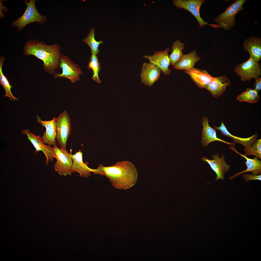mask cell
<instances>
[{
  "mask_svg": "<svg viewBox=\"0 0 261 261\" xmlns=\"http://www.w3.org/2000/svg\"><path fill=\"white\" fill-rule=\"evenodd\" d=\"M261 65L250 57L246 61L236 65L234 70L242 81H250L260 77Z\"/></svg>",
  "mask_w": 261,
  "mask_h": 261,
  "instance_id": "9c48e42d",
  "label": "cell"
},
{
  "mask_svg": "<svg viewBox=\"0 0 261 261\" xmlns=\"http://www.w3.org/2000/svg\"><path fill=\"white\" fill-rule=\"evenodd\" d=\"M184 72L189 75L197 86L201 88L206 89L214 78L206 71L195 68L190 70H185Z\"/></svg>",
  "mask_w": 261,
  "mask_h": 261,
  "instance_id": "9a60e30c",
  "label": "cell"
},
{
  "mask_svg": "<svg viewBox=\"0 0 261 261\" xmlns=\"http://www.w3.org/2000/svg\"><path fill=\"white\" fill-rule=\"evenodd\" d=\"M72 150L70 149V154L73 161L72 169L73 173L77 172L79 176L87 178L91 175V172L94 169L89 168L87 165L84 163L83 160L82 152L80 150L75 154H72Z\"/></svg>",
  "mask_w": 261,
  "mask_h": 261,
  "instance_id": "e0dca14e",
  "label": "cell"
},
{
  "mask_svg": "<svg viewBox=\"0 0 261 261\" xmlns=\"http://www.w3.org/2000/svg\"><path fill=\"white\" fill-rule=\"evenodd\" d=\"M246 0H236L227 7L225 11L219 14L214 20L220 28L228 31L236 24L235 17L239 11L244 10L243 6Z\"/></svg>",
  "mask_w": 261,
  "mask_h": 261,
  "instance_id": "3957f363",
  "label": "cell"
},
{
  "mask_svg": "<svg viewBox=\"0 0 261 261\" xmlns=\"http://www.w3.org/2000/svg\"><path fill=\"white\" fill-rule=\"evenodd\" d=\"M3 0H0V11L2 10L5 12L7 11H8V9L5 7L4 6L3 3H2V2L3 1Z\"/></svg>",
  "mask_w": 261,
  "mask_h": 261,
  "instance_id": "4dcf8cb0",
  "label": "cell"
},
{
  "mask_svg": "<svg viewBox=\"0 0 261 261\" xmlns=\"http://www.w3.org/2000/svg\"><path fill=\"white\" fill-rule=\"evenodd\" d=\"M230 81L226 76L222 75L214 77L206 89L213 97L218 98L226 90V87L230 85Z\"/></svg>",
  "mask_w": 261,
  "mask_h": 261,
  "instance_id": "d6986e66",
  "label": "cell"
},
{
  "mask_svg": "<svg viewBox=\"0 0 261 261\" xmlns=\"http://www.w3.org/2000/svg\"><path fill=\"white\" fill-rule=\"evenodd\" d=\"M200 58L197 55L196 51L193 50L186 54L183 55L174 66V68L178 70H190L194 68L195 64Z\"/></svg>",
  "mask_w": 261,
  "mask_h": 261,
  "instance_id": "44dd1931",
  "label": "cell"
},
{
  "mask_svg": "<svg viewBox=\"0 0 261 261\" xmlns=\"http://www.w3.org/2000/svg\"><path fill=\"white\" fill-rule=\"evenodd\" d=\"M209 122L208 119L206 117L202 119V124L203 127L202 131L201 143L203 146H207L210 142L215 141L222 142L230 145L232 143L228 142L217 138L216 130L210 126Z\"/></svg>",
  "mask_w": 261,
  "mask_h": 261,
  "instance_id": "ffe728a7",
  "label": "cell"
},
{
  "mask_svg": "<svg viewBox=\"0 0 261 261\" xmlns=\"http://www.w3.org/2000/svg\"><path fill=\"white\" fill-rule=\"evenodd\" d=\"M213 128L215 130H219L222 135L227 136L231 138L234 143H238L243 145L244 147H249L256 140L258 135L256 133L251 137L246 138L239 137L231 134L228 130L223 122H222L220 126H214Z\"/></svg>",
  "mask_w": 261,
  "mask_h": 261,
  "instance_id": "7402d4cb",
  "label": "cell"
},
{
  "mask_svg": "<svg viewBox=\"0 0 261 261\" xmlns=\"http://www.w3.org/2000/svg\"><path fill=\"white\" fill-rule=\"evenodd\" d=\"M61 47L58 44L49 45L44 42L34 39L28 41L24 47V55H32L43 62L44 69L54 74L58 69L61 55Z\"/></svg>",
  "mask_w": 261,
  "mask_h": 261,
  "instance_id": "7a4b0ae2",
  "label": "cell"
},
{
  "mask_svg": "<svg viewBox=\"0 0 261 261\" xmlns=\"http://www.w3.org/2000/svg\"><path fill=\"white\" fill-rule=\"evenodd\" d=\"M260 96L254 89L247 88L246 90L237 96V99L240 102L246 101L250 103L258 102Z\"/></svg>",
  "mask_w": 261,
  "mask_h": 261,
  "instance_id": "484cf974",
  "label": "cell"
},
{
  "mask_svg": "<svg viewBox=\"0 0 261 261\" xmlns=\"http://www.w3.org/2000/svg\"><path fill=\"white\" fill-rule=\"evenodd\" d=\"M256 81L254 84V89L257 92L260 91L261 89V79L260 77L255 78Z\"/></svg>",
  "mask_w": 261,
  "mask_h": 261,
  "instance_id": "f546056e",
  "label": "cell"
},
{
  "mask_svg": "<svg viewBox=\"0 0 261 261\" xmlns=\"http://www.w3.org/2000/svg\"><path fill=\"white\" fill-rule=\"evenodd\" d=\"M59 67L62 69L61 74L56 73L54 78L63 77L69 79L74 83L80 81V75L82 73L81 68L77 64L72 62L67 56L62 54L61 56Z\"/></svg>",
  "mask_w": 261,
  "mask_h": 261,
  "instance_id": "8992f818",
  "label": "cell"
},
{
  "mask_svg": "<svg viewBox=\"0 0 261 261\" xmlns=\"http://www.w3.org/2000/svg\"><path fill=\"white\" fill-rule=\"evenodd\" d=\"M242 177L245 182H246L251 180H258L261 181V175H255L251 174H242Z\"/></svg>",
  "mask_w": 261,
  "mask_h": 261,
  "instance_id": "f1b7e54d",
  "label": "cell"
},
{
  "mask_svg": "<svg viewBox=\"0 0 261 261\" xmlns=\"http://www.w3.org/2000/svg\"><path fill=\"white\" fill-rule=\"evenodd\" d=\"M170 50L167 48L163 51H156L152 55H145L144 58L148 59L149 62L161 70L165 75H169L171 71L168 68L170 64L168 53Z\"/></svg>",
  "mask_w": 261,
  "mask_h": 261,
  "instance_id": "8fae6325",
  "label": "cell"
},
{
  "mask_svg": "<svg viewBox=\"0 0 261 261\" xmlns=\"http://www.w3.org/2000/svg\"><path fill=\"white\" fill-rule=\"evenodd\" d=\"M22 134L27 135L28 138L35 148L36 153L42 151L45 155L46 160V163L48 165L50 161L52 162L55 158L52 147L51 145H46L44 143L40 135H36L31 132L28 129L24 130L21 132Z\"/></svg>",
  "mask_w": 261,
  "mask_h": 261,
  "instance_id": "30bf717a",
  "label": "cell"
},
{
  "mask_svg": "<svg viewBox=\"0 0 261 261\" xmlns=\"http://www.w3.org/2000/svg\"><path fill=\"white\" fill-rule=\"evenodd\" d=\"M56 139L60 147L66 150L67 142L71 131L70 119L66 110L57 118Z\"/></svg>",
  "mask_w": 261,
  "mask_h": 261,
  "instance_id": "ba28073f",
  "label": "cell"
},
{
  "mask_svg": "<svg viewBox=\"0 0 261 261\" xmlns=\"http://www.w3.org/2000/svg\"><path fill=\"white\" fill-rule=\"evenodd\" d=\"M89 62L88 65V68L92 70L93 75L92 79L97 82L100 83L101 80L99 78L98 74L101 68L98 59L96 55L92 54L90 58Z\"/></svg>",
  "mask_w": 261,
  "mask_h": 261,
  "instance_id": "4316f807",
  "label": "cell"
},
{
  "mask_svg": "<svg viewBox=\"0 0 261 261\" xmlns=\"http://www.w3.org/2000/svg\"><path fill=\"white\" fill-rule=\"evenodd\" d=\"M55 158L57 160L54 168L61 176L71 175L73 173L72 167L73 161L70 154L62 148L56 146L52 147Z\"/></svg>",
  "mask_w": 261,
  "mask_h": 261,
  "instance_id": "5b68a950",
  "label": "cell"
},
{
  "mask_svg": "<svg viewBox=\"0 0 261 261\" xmlns=\"http://www.w3.org/2000/svg\"><path fill=\"white\" fill-rule=\"evenodd\" d=\"M94 31V28L91 29L87 37L83 40V41L89 46L92 54L96 55L98 54L99 51L98 48L99 45L103 42L102 40L97 41L95 40Z\"/></svg>",
  "mask_w": 261,
  "mask_h": 261,
  "instance_id": "d4e9b609",
  "label": "cell"
},
{
  "mask_svg": "<svg viewBox=\"0 0 261 261\" xmlns=\"http://www.w3.org/2000/svg\"><path fill=\"white\" fill-rule=\"evenodd\" d=\"M243 46L250 57L258 62L261 58V38L256 36L247 38L245 40Z\"/></svg>",
  "mask_w": 261,
  "mask_h": 261,
  "instance_id": "ac0fdd59",
  "label": "cell"
},
{
  "mask_svg": "<svg viewBox=\"0 0 261 261\" xmlns=\"http://www.w3.org/2000/svg\"><path fill=\"white\" fill-rule=\"evenodd\" d=\"M235 144L232 143L230 148L246 159V161L244 163L246 165L247 168L243 171L236 173L233 176L229 178V180H231L240 174L247 172H251L252 173V174L253 175H258L261 174V161L258 158L255 156L253 159H250L247 157L246 156L240 153L236 149Z\"/></svg>",
  "mask_w": 261,
  "mask_h": 261,
  "instance_id": "2e32d148",
  "label": "cell"
},
{
  "mask_svg": "<svg viewBox=\"0 0 261 261\" xmlns=\"http://www.w3.org/2000/svg\"><path fill=\"white\" fill-rule=\"evenodd\" d=\"M36 1L30 0L27 2V0L25 1L26 9L21 16L12 22V27H16L17 30L20 31L31 23L36 22L42 24L46 21V17L41 15L37 10L35 5Z\"/></svg>",
  "mask_w": 261,
  "mask_h": 261,
  "instance_id": "277c9868",
  "label": "cell"
},
{
  "mask_svg": "<svg viewBox=\"0 0 261 261\" xmlns=\"http://www.w3.org/2000/svg\"><path fill=\"white\" fill-rule=\"evenodd\" d=\"M184 43L177 40L174 41L171 47L172 52L169 57L172 66H174L183 55L182 51L184 49Z\"/></svg>",
  "mask_w": 261,
  "mask_h": 261,
  "instance_id": "cb8c5ba5",
  "label": "cell"
},
{
  "mask_svg": "<svg viewBox=\"0 0 261 261\" xmlns=\"http://www.w3.org/2000/svg\"><path fill=\"white\" fill-rule=\"evenodd\" d=\"M212 160L208 159L207 157H203V160L206 161L210 165L211 168L217 175L215 181L218 179L224 180L225 174L230 168V166L226 163L225 160L224 155L222 154L220 158L218 153L212 155Z\"/></svg>",
  "mask_w": 261,
  "mask_h": 261,
  "instance_id": "7c38bea8",
  "label": "cell"
},
{
  "mask_svg": "<svg viewBox=\"0 0 261 261\" xmlns=\"http://www.w3.org/2000/svg\"><path fill=\"white\" fill-rule=\"evenodd\" d=\"M5 60V58L2 56L0 58V84L3 87L6 92V94L3 96L9 97L10 100L14 101L18 100V98L15 97L13 95L11 91L12 86L11 85L7 77L3 74L2 70L3 63Z\"/></svg>",
  "mask_w": 261,
  "mask_h": 261,
  "instance_id": "603a6c76",
  "label": "cell"
},
{
  "mask_svg": "<svg viewBox=\"0 0 261 261\" xmlns=\"http://www.w3.org/2000/svg\"><path fill=\"white\" fill-rule=\"evenodd\" d=\"M37 121L42 126L45 127L46 131L42 138L44 143L50 145L57 146L56 138L57 136L56 123L57 118L53 117L50 121H43L38 115L36 116Z\"/></svg>",
  "mask_w": 261,
  "mask_h": 261,
  "instance_id": "4fadbf2b",
  "label": "cell"
},
{
  "mask_svg": "<svg viewBox=\"0 0 261 261\" xmlns=\"http://www.w3.org/2000/svg\"><path fill=\"white\" fill-rule=\"evenodd\" d=\"M93 172L94 174L105 176L115 188L119 189H129L135 184L137 179V170L134 165L126 161L106 167L100 164Z\"/></svg>",
  "mask_w": 261,
  "mask_h": 261,
  "instance_id": "6da1fadb",
  "label": "cell"
},
{
  "mask_svg": "<svg viewBox=\"0 0 261 261\" xmlns=\"http://www.w3.org/2000/svg\"><path fill=\"white\" fill-rule=\"evenodd\" d=\"M244 155H253L261 159V139L256 140L249 147H244Z\"/></svg>",
  "mask_w": 261,
  "mask_h": 261,
  "instance_id": "83f0119b",
  "label": "cell"
},
{
  "mask_svg": "<svg viewBox=\"0 0 261 261\" xmlns=\"http://www.w3.org/2000/svg\"><path fill=\"white\" fill-rule=\"evenodd\" d=\"M161 72L160 70L153 64L144 63L140 74L141 82L149 87L152 86L159 79Z\"/></svg>",
  "mask_w": 261,
  "mask_h": 261,
  "instance_id": "5bb4252c",
  "label": "cell"
},
{
  "mask_svg": "<svg viewBox=\"0 0 261 261\" xmlns=\"http://www.w3.org/2000/svg\"><path fill=\"white\" fill-rule=\"evenodd\" d=\"M205 1V0H174L172 3L178 9H184L191 13L197 20L200 28H202L205 25H210L214 28H219L218 25L209 24L201 17L200 8Z\"/></svg>",
  "mask_w": 261,
  "mask_h": 261,
  "instance_id": "52a82bcc",
  "label": "cell"
}]
</instances>
